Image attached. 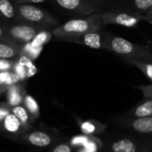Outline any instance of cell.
<instances>
[{"label": "cell", "mask_w": 152, "mask_h": 152, "mask_svg": "<svg viewBox=\"0 0 152 152\" xmlns=\"http://www.w3.org/2000/svg\"><path fill=\"white\" fill-rule=\"evenodd\" d=\"M102 12L91 15L74 18L52 30L53 37L66 42H71L74 38L88 32L97 31L104 27Z\"/></svg>", "instance_id": "cell-1"}, {"label": "cell", "mask_w": 152, "mask_h": 152, "mask_svg": "<svg viewBox=\"0 0 152 152\" xmlns=\"http://www.w3.org/2000/svg\"><path fill=\"white\" fill-rule=\"evenodd\" d=\"M105 50L117 54L124 61L152 62V53L147 45H138L111 33H107Z\"/></svg>", "instance_id": "cell-2"}, {"label": "cell", "mask_w": 152, "mask_h": 152, "mask_svg": "<svg viewBox=\"0 0 152 152\" xmlns=\"http://www.w3.org/2000/svg\"><path fill=\"white\" fill-rule=\"evenodd\" d=\"M16 20L45 28L58 27L59 21L51 13L29 4H16Z\"/></svg>", "instance_id": "cell-3"}, {"label": "cell", "mask_w": 152, "mask_h": 152, "mask_svg": "<svg viewBox=\"0 0 152 152\" xmlns=\"http://www.w3.org/2000/svg\"><path fill=\"white\" fill-rule=\"evenodd\" d=\"M66 12L77 17L91 15L102 12V0H53Z\"/></svg>", "instance_id": "cell-4"}, {"label": "cell", "mask_w": 152, "mask_h": 152, "mask_svg": "<svg viewBox=\"0 0 152 152\" xmlns=\"http://www.w3.org/2000/svg\"><path fill=\"white\" fill-rule=\"evenodd\" d=\"M144 14L135 12H102V19L104 25L114 24L126 28H134L143 21Z\"/></svg>", "instance_id": "cell-5"}, {"label": "cell", "mask_w": 152, "mask_h": 152, "mask_svg": "<svg viewBox=\"0 0 152 152\" xmlns=\"http://www.w3.org/2000/svg\"><path fill=\"white\" fill-rule=\"evenodd\" d=\"M43 29L48 28L28 23H20L4 28V37L20 45H25L27 43H30L37 34Z\"/></svg>", "instance_id": "cell-6"}, {"label": "cell", "mask_w": 152, "mask_h": 152, "mask_svg": "<svg viewBox=\"0 0 152 152\" xmlns=\"http://www.w3.org/2000/svg\"><path fill=\"white\" fill-rule=\"evenodd\" d=\"M107 33L108 32L103 31L102 28L97 31L88 32L74 38L73 40H71L70 43L78 44V45H85L93 49L105 50Z\"/></svg>", "instance_id": "cell-7"}, {"label": "cell", "mask_w": 152, "mask_h": 152, "mask_svg": "<svg viewBox=\"0 0 152 152\" xmlns=\"http://www.w3.org/2000/svg\"><path fill=\"white\" fill-rule=\"evenodd\" d=\"M20 45L6 37H0V59H15L20 54Z\"/></svg>", "instance_id": "cell-8"}, {"label": "cell", "mask_w": 152, "mask_h": 152, "mask_svg": "<svg viewBox=\"0 0 152 152\" xmlns=\"http://www.w3.org/2000/svg\"><path fill=\"white\" fill-rule=\"evenodd\" d=\"M0 18L16 20V4L10 0H0Z\"/></svg>", "instance_id": "cell-9"}, {"label": "cell", "mask_w": 152, "mask_h": 152, "mask_svg": "<svg viewBox=\"0 0 152 152\" xmlns=\"http://www.w3.org/2000/svg\"><path fill=\"white\" fill-rule=\"evenodd\" d=\"M28 140L32 145L37 147H46L52 142L50 135L44 132H33L28 134Z\"/></svg>", "instance_id": "cell-10"}, {"label": "cell", "mask_w": 152, "mask_h": 152, "mask_svg": "<svg viewBox=\"0 0 152 152\" xmlns=\"http://www.w3.org/2000/svg\"><path fill=\"white\" fill-rule=\"evenodd\" d=\"M133 127L135 131L142 134L152 133V116L139 118L133 122Z\"/></svg>", "instance_id": "cell-11"}, {"label": "cell", "mask_w": 152, "mask_h": 152, "mask_svg": "<svg viewBox=\"0 0 152 152\" xmlns=\"http://www.w3.org/2000/svg\"><path fill=\"white\" fill-rule=\"evenodd\" d=\"M113 152H136V145L129 139H122L112 144Z\"/></svg>", "instance_id": "cell-12"}, {"label": "cell", "mask_w": 152, "mask_h": 152, "mask_svg": "<svg viewBox=\"0 0 152 152\" xmlns=\"http://www.w3.org/2000/svg\"><path fill=\"white\" fill-rule=\"evenodd\" d=\"M127 64L132 65L139 69L150 80L152 81V62L142 61H135V60H126L125 61Z\"/></svg>", "instance_id": "cell-13"}, {"label": "cell", "mask_w": 152, "mask_h": 152, "mask_svg": "<svg viewBox=\"0 0 152 152\" xmlns=\"http://www.w3.org/2000/svg\"><path fill=\"white\" fill-rule=\"evenodd\" d=\"M52 37H53L52 31H49V29H43L37 34V36L32 39L30 44L33 46L43 47L44 45L47 44L52 39Z\"/></svg>", "instance_id": "cell-14"}, {"label": "cell", "mask_w": 152, "mask_h": 152, "mask_svg": "<svg viewBox=\"0 0 152 152\" xmlns=\"http://www.w3.org/2000/svg\"><path fill=\"white\" fill-rule=\"evenodd\" d=\"M17 61L24 67V69L26 70L27 77H33L37 73V68L33 63V60H31L28 56H26L24 54H20L17 57Z\"/></svg>", "instance_id": "cell-15"}, {"label": "cell", "mask_w": 152, "mask_h": 152, "mask_svg": "<svg viewBox=\"0 0 152 152\" xmlns=\"http://www.w3.org/2000/svg\"><path fill=\"white\" fill-rule=\"evenodd\" d=\"M4 126L5 130L10 133H16L20 127V121L13 113H11L4 118Z\"/></svg>", "instance_id": "cell-16"}, {"label": "cell", "mask_w": 152, "mask_h": 152, "mask_svg": "<svg viewBox=\"0 0 152 152\" xmlns=\"http://www.w3.org/2000/svg\"><path fill=\"white\" fill-rule=\"evenodd\" d=\"M134 114L138 118H145L152 116V98L147 99L141 103L134 110Z\"/></svg>", "instance_id": "cell-17"}, {"label": "cell", "mask_w": 152, "mask_h": 152, "mask_svg": "<svg viewBox=\"0 0 152 152\" xmlns=\"http://www.w3.org/2000/svg\"><path fill=\"white\" fill-rule=\"evenodd\" d=\"M8 100L9 103L12 106H17L21 102L22 97L20 94V86L17 85H12L8 87Z\"/></svg>", "instance_id": "cell-18"}, {"label": "cell", "mask_w": 152, "mask_h": 152, "mask_svg": "<svg viewBox=\"0 0 152 152\" xmlns=\"http://www.w3.org/2000/svg\"><path fill=\"white\" fill-rule=\"evenodd\" d=\"M42 50H43V47L33 46L30 43H27V44L22 45L20 54H24V55L28 56V58H30L31 60L34 61L39 56Z\"/></svg>", "instance_id": "cell-19"}, {"label": "cell", "mask_w": 152, "mask_h": 152, "mask_svg": "<svg viewBox=\"0 0 152 152\" xmlns=\"http://www.w3.org/2000/svg\"><path fill=\"white\" fill-rule=\"evenodd\" d=\"M12 112L19 118L20 123L26 124L28 120V114L26 110V109L20 105L13 106L12 109Z\"/></svg>", "instance_id": "cell-20"}, {"label": "cell", "mask_w": 152, "mask_h": 152, "mask_svg": "<svg viewBox=\"0 0 152 152\" xmlns=\"http://www.w3.org/2000/svg\"><path fill=\"white\" fill-rule=\"evenodd\" d=\"M134 5L142 14H145L152 6V0H133Z\"/></svg>", "instance_id": "cell-21"}, {"label": "cell", "mask_w": 152, "mask_h": 152, "mask_svg": "<svg viewBox=\"0 0 152 152\" xmlns=\"http://www.w3.org/2000/svg\"><path fill=\"white\" fill-rule=\"evenodd\" d=\"M24 103H25L26 108L28 109V110L31 114L35 115V114H37L39 112V107H38L36 100L32 96L26 95L24 98Z\"/></svg>", "instance_id": "cell-22"}, {"label": "cell", "mask_w": 152, "mask_h": 152, "mask_svg": "<svg viewBox=\"0 0 152 152\" xmlns=\"http://www.w3.org/2000/svg\"><path fill=\"white\" fill-rule=\"evenodd\" d=\"M15 61L8 59H0V72L12 71Z\"/></svg>", "instance_id": "cell-23"}, {"label": "cell", "mask_w": 152, "mask_h": 152, "mask_svg": "<svg viewBox=\"0 0 152 152\" xmlns=\"http://www.w3.org/2000/svg\"><path fill=\"white\" fill-rule=\"evenodd\" d=\"M12 71H13L14 73H16V74L20 77V80H23V79H25V78H28V77H27V74H26V70H25L24 67H23L21 64H20L17 61H16L15 63H14Z\"/></svg>", "instance_id": "cell-24"}, {"label": "cell", "mask_w": 152, "mask_h": 152, "mask_svg": "<svg viewBox=\"0 0 152 152\" xmlns=\"http://www.w3.org/2000/svg\"><path fill=\"white\" fill-rule=\"evenodd\" d=\"M81 129L85 134H93L95 131V126L90 122H85L81 125Z\"/></svg>", "instance_id": "cell-25"}, {"label": "cell", "mask_w": 152, "mask_h": 152, "mask_svg": "<svg viewBox=\"0 0 152 152\" xmlns=\"http://www.w3.org/2000/svg\"><path fill=\"white\" fill-rule=\"evenodd\" d=\"M87 140H88L87 137H85V136H77V137L73 138L72 143L74 145H82V146H84L85 143L87 142Z\"/></svg>", "instance_id": "cell-26"}, {"label": "cell", "mask_w": 152, "mask_h": 152, "mask_svg": "<svg viewBox=\"0 0 152 152\" xmlns=\"http://www.w3.org/2000/svg\"><path fill=\"white\" fill-rule=\"evenodd\" d=\"M53 152H71V149L67 144H60L53 149Z\"/></svg>", "instance_id": "cell-27"}, {"label": "cell", "mask_w": 152, "mask_h": 152, "mask_svg": "<svg viewBox=\"0 0 152 152\" xmlns=\"http://www.w3.org/2000/svg\"><path fill=\"white\" fill-rule=\"evenodd\" d=\"M84 147L85 148H86V149H88V150H90L91 151L93 152H96L97 151V145L93 142V141H91V140H87V142L85 143V145H84Z\"/></svg>", "instance_id": "cell-28"}, {"label": "cell", "mask_w": 152, "mask_h": 152, "mask_svg": "<svg viewBox=\"0 0 152 152\" xmlns=\"http://www.w3.org/2000/svg\"><path fill=\"white\" fill-rule=\"evenodd\" d=\"M46 0H13L15 4H40Z\"/></svg>", "instance_id": "cell-29"}, {"label": "cell", "mask_w": 152, "mask_h": 152, "mask_svg": "<svg viewBox=\"0 0 152 152\" xmlns=\"http://www.w3.org/2000/svg\"><path fill=\"white\" fill-rule=\"evenodd\" d=\"M8 114H9V113H8L7 110H1V109H0V121L4 120V118H5Z\"/></svg>", "instance_id": "cell-30"}, {"label": "cell", "mask_w": 152, "mask_h": 152, "mask_svg": "<svg viewBox=\"0 0 152 152\" xmlns=\"http://www.w3.org/2000/svg\"><path fill=\"white\" fill-rule=\"evenodd\" d=\"M143 21H146V22H148V23H150L151 25H152V15H147V14H144Z\"/></svg>", "instance_id": "cell-31"}, {"label": "cell", "mask_w": 152, "mask_h": 152, "mask_svg": "<svg viewBox=\"0 0 152 152\" xmlns=\"http://www.w3.org/2000/svg\"><path fill=\"white\" fill-rule=\"evenodd\" d=\"M4 37V28H2L0 27V37Z\"/></svg>", "instance_id": "cell-32"}, {"label": "cell", "mask_w": 152, "mask_h": 152, "mask_svg": "<svg viewBox=\"0 0 152 152\" xmlns=\"http://www.w3.org/2000/svg\"><path fill=\"white\" fill-rule=\"evenodd\" d=\"M145 14H147V15H152V6L151 7V9H150V10H149Z\"/></svg>", "instance_id": "cell-33"}, {"label": "cell", "mask_w": 152, "mask_h": 152, "mask_svg": "<svg viewBox=\"0 0 152 152\" xmlns=\"http://www.w3.org/2000/svg\"><path fill=\"white\" fill-rule=\"evenodd\" d=\"M147 45L149 46V48H150V50H151V52L152 53V42H149V44Z\"/></svg>", "instance_id": "cell-34"}, {"label": "cell", "mask_w": 152, "mask_h": 152, "mask_svg": "<svg viewBox=\"0 0 152 152\" xmlns=\"http://www.w3.org/2000/svg\"><path fill=\"white\" fill-rule=\"evenodd\" d=\"M80 152H93V151H91L90 150H88V149H86V148H85V147H84V149H83V150H82Z\"/></svg>", "instance_id": "cell-35"}, {"label": "cell", "mask_w": 152, "mask_h": 152, "mask_svg": "<svg viewBox=\"0 0 152 152\" xmlns=\"http://www.w3.org/2000/svg\"><path fill=\"white\" fill-rule=\"evenodd\" d=\"M3 90H4V89H1V88H0V93H1V91H3Z\"/></svg>", "instance_id": "cell-36"}]
</instances>
